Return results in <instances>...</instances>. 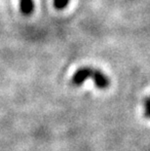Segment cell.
<instances>
[{"label":"cell","instance_id":"cell-3","mask_svg":"<svg viewBox=\"0 0 150 151\" xmlns=\"http://www.w3.org/2000/svg\"><path fill=\"white\" fill-rule=\"evenodd\" d=\"M54 7L57 10H63L65 8L67 7L69 0H54Z\"/></svg>","mask_w":150,"mask_h":151},{"label":"cell","instance_id":"cell-2","mask_svg":"<svg viewBox=\"0 0 150 151\" xmlns=\"http://www.w3.org/2000/svg\"><path fill=\"white\" fill-rule=\"evenodd\" d=\"M20 11L25 17H29L34 11L33 0H20Z\"/></svg>","mask_w":150,"mask_h":151},{"label":"cell","instance_id":"cell-1","mask_svg":"<svg viewBox=\"0 0 150 151\" xmlns=\"http://www.w3.org/2000/svg\"><path fill=\"white\" fill-rule=\"evenodd\" d=\"M89 78L93 79L95 85L98 89H106L110 85V80L108 76L100 69L92 66H83L76 70L71 78V84L73 86H81L85 80Z\"/></svg>","mask_w":150,"mask_h":151}]
</instances>
